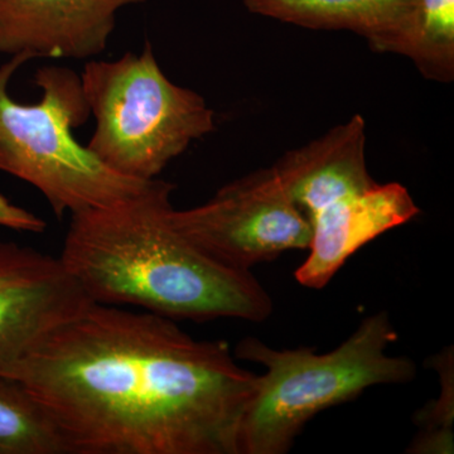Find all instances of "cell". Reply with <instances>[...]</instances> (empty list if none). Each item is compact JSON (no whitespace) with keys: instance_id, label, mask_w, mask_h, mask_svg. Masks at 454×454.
I'll list each match as a JSON object with an SVG mask.
<instances>
[{"instance_id":"cell-1","label":"cell","mask_w":454,"mask_h":454,"mask_svg":"<svg viewBox=\"0 0 454 454\" xmlns=\"http://www.w3.org/2000/svg\"><path fill=\"white\" fill-rule=\"evenodd\" d=\"M11 380L68 454H238L260 378L225 340L154 313L92 303L42 340Z\"/></svg>"},{"instance_id":"cell-2","label":"cell","mask_w":454,"mask_h":454,"mask_svg":"<svg viewBox=\"0 0 454 454\" xmlns=\"http://www.w3.org/2000/svg\"><path fill=\"white\" fill-rule=\"evenodd\" d=\"M175 186L154 179L106 207L71 215L62 264L98 304L173 321H267L273 301L252 270L226 267L172 223Z\"/></svg>"},{"instance_id":"cell-3","label":"cell","mask_w":454,"mask_h":454,"mask_svg":"<svg viewBox=\"0 0 454 454\" xmlns=\"http://www.w3.org/2000/svg\"><path fill=\"white\" fill-rule=\"evenodd\" d=\"M397 333L387 310L366 317L348 340L327 352L312 348L276 349L245 337L235 357L264 366L245 411L238 454H284L317 414L356 399L376 385L406 384L417 376L411 358L390 356Z\"/></svg>"},{"instance_id":"cell-4","label":"cell","mask_w":454,"mask_h":454,"mask_svg":"<svg viewBox=\"0 0 454 454\" xmlns=\"http://www.w3.org/2000/svg\"><path fill=\"white\" fill-rule=\"evenodd\" d=\"M13 56L0 65V172L37 188L57 217L106 207L138 195L152 182L127 177L100 162L74 130L91 113L82 77L61 66L38 68V103H18L9 82L27 62Z\"/></svg>"},{"instance_id":"cell-5","label":"cell","mask_w":454,"mask_h":454,"mask_svg":"<svg viewBox=\"0 0 454 454\" xmlns=\"http://www.w3.org/2000/svg\"><path fill=\"white\" fill-rule=\"evenodd\" d=\"M82 77L94 116L88 149L110 169L153 181L196 140L215 130L205 98L170 82L151 43L112 61H89Z\"/></svg>"},{"instance_id":"cell-6","label":"cell","mask_w":454,"mask_h":454,"mask_svg":"<svg viewBox=\"0 0 454 454\" xmlns=\"http://www.w3.org/2000/svg\"><path fill=\"white\" fill-rule=\"evenodd\" d=\"M182 235L226 267L252 270L289 250L309 249L312 226L273 168L221 187L203 205L172 211Z\"/></svg>"},{"instance_id":"cell-7","label":"cell","mask_w":454,"mask_h":454,"mask_svg":"<svg viewBox=\"0 0 454 454\" xmlns=\"http://www.w3.org/2000/svg\"><path fill=\"white\" fill-rule=\"evenodd\" d=\"M94 303L59 258L0 243V379H9L50 336Z\"/></svg>"},{"instance_id":"cell-8","label":"cell","mask_w":454,"mask_h":454,"mask_svg":"<svg viewBox=\"0 0 454 454\" xmlns=\"http://www.w3.org/2000/svg\"><path fill=\"white\" fill-rule=\"evenodd\" d=\"M146 0H0V53L88 59L106 50L119 12Z\"/></svg>"},{"instance_id":"cell-9","label":"cell","mask_w":454,"mask_h":454,"mask_svg":"<svg viewBox=\"0 0 454 454\" xmlns=\"http://www.w3.org/2000/svg\"><path fill=\"white\" fill-rule=\"evenodd\" d=\"M419 214L409 191L395 182L376 184L333 203L309 217V256L295 270V279L306 288L324 289L361 247Z\"/></svg>"},{"instance_id":"cell-10","label":"cell","mask_w":454,"mask_h":454,"mask_svg":"<svg viewBox=\"0 0 454 454\" xmlns=\"http://www.w3.org/2000/svg\"><path fill=\"white\" fill-rule=\"evenodd\" d=\"M293 202L309 217L378 182L366 162V125L354 115L271 166Z\"/></svg>"},{"instance_id":"cell-11","label":"cell","mask_w":454,"mask_h":454,"mask_svg":"<svg viewBox=\"0 0 454 454\" xmlns=\"http://www.w3.org/2000/svg\"><path fill=\"white\" fill-rule=\"evenodd\" d=\"M418 0H244L256 16L315 29L348 31L370 49L393 53L413 17Z\"/></svg>"},{"instance_id":"cell-12","label":"cell","mask_w":454,"mask_h":454,"mask_svg":"<svg viewBox=\"0 0 454 454\" xmlns=\"http://www.w3.org/2000/svg\"><path fill=\"white\" fill-rule=\"evenodd\" d=\"M394 55L413 62L427 80H454V0H418L411 25Z\"/></svg>"},{"instance_id":"cell-13","label":"cell","mask_w":454,"mask_h":454,"mask_svg":"<svg viewBox=\"0 0 454 454\" xmlns=\"http://www.w3.org/2000/svg\"><path fill=\"white\" fill-rule=\"evenodd\" d=\"M0 454H68L49 415L9 379H0Z\"/></svg>"},{"instance_id":"cell-14","label":"cell","mask_w":454,"mask_h":454,"mask_svg":"<svg viewBox=\"0 0 454 454\" xmlns=\"http://www.w3.org/2000/svg\"><path fill=\"white\" fill-rule=\"evenodd\" d=\"M428 364L438 373L441 393L417 411L418 434L406 453L452 454L454 452V349L446 348L430 357Z\"/></svg>"},{"instance_id":"cell-15","label":"cell","mask_w":454,"mask_h":454,"mask_svg":"<svg viewBox=\"0 0 454 454\" xmlns=\"http://www.w3.org/2000/svg\"><path fill=\"white\" fill-rule=\"evenodd\" d=\"M0 227L14 231L40 234L46 230L47 223L0 193Z\"/></svg>"}]
</instances>
